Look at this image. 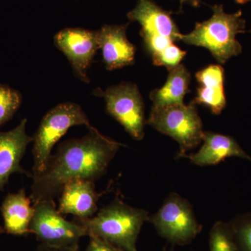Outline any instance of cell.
<instances>
[{
    "label": "cell",
    "instance_id": "cell-1",
    "mask_svg": "<svg viewBox=\"0 0 251 251\" xmlns=\"http://www.w3.org/2000/svg\"><path fill=\"white\" fill-rule=\"evenodd\" d=\"M122 144L102 135L98 130L79 139H71L59 145L51 155L46 169L33 176L30 198L36 203L54 201L64 185L75 179H100Z\"/></svg>",
    "mask_w": 251,
    "mask_h": 251
},
{
    "label": "cell",
    "instance_id": "cell-2",
    "mask_svg": "<svg viewBox=\"0 0 251 251\" xmlns=\"http://www.w3.org/2000/svg\"><path fill=\"white\" fill-rule=\"evenodd\" d=\"M211 9L212 16L204 22L196 23L189 34H181L179 41L205 48L218 62L225 64L242 53V46L237 40V35L245 32L246 21L241 10L227 14L222 4L214 5Z\"/></svg>",
    "mask_w": 251,
    "mask_h": 251
},
{
    "label": "cell",
    "instance_id": "cell-3",
    "mask_svg": "<svg viewBox=\"0 0 251 251\" xmlns=\"http://www.w3.org/2000/svg\"><path fill=\"white\" fill-rule=\"evenodd\" d=\"M150 219L148 211L132 207L116 198L90 219L74 221L83 226L88 236L101 238L110 244L130 251L136 242L143 224Z\"/></svg>",
    "mask_w": 251,
    "mask_h": 251
},
{
    "label": "cell",
    "instance_id": "cell-4",
    "mask_svg": "<svg viewBox=\"0 0 251 251\" xmlns=\"http://www.w3.org/2000/svg\"><path fill=\"white\" fill-rule=\"evenodd\" d=\"M85 126L90 130H97L91 125L80 105L72 102L59 104L44 117L33 137L34 166L32 176L40 175L46 169L52 148L68 130L74 126Z\"/></svg>",
    "mask_w": 251,
    "mask_h": 251
},
{
    "label": "cell",
    "instance_id": "cell-5",
    "mask_svg": "<svg viewBox=\"0 0 251 251\" xmlns=\"http://www.w3.org/2000/svg\"><path fill=\"white\" fill-rule=\"evenodd\" d=\"M149 125L163 134L171 137L180 147L179 157L202 141L204 131L196 105L184 103L153 106L148 120Z\"/></svg>",
    "mask_w": 251,
    "mask_h": 251
},
{
    "label": "cell",
    "instance_id": "cell-6",
    "mask_svg": "<svg viewBox=\"0 0 251 251\" xmlns=\"http://www.w3.org/2000/svg\"><path fill=\"white\" fill-rule=\"evenodd\" d=\"M149 221L161 237L176 245L190 244L202 229L190 203L176 193L170 195Z\"/></svg>",
    "mask_w": 251,
    "mask_h": 251
},
{
    "label": "cell",
    "instance_id": "cell-7",
    "mask_svg": "<svg viewBox=\"0 0 251 251\" xmlns=\"http://www.w3.org/2000/svg\"><path fill=\"white\" fill-rule=\"evenodd\" d=\"M34 206L29 229L41 244L58 248L74 247L79 245L80 238L88 236L83 226L63 217L54 201H41Z\"/></svg>",
    "mask_w": 251,
    "mask_h": 251
},
{
    "label": "cell",
    "instance_id": "cell-8",
    "mask_svg": "<svg viewBox=\"0 0 251 251\" xmlns=\"http://www.w3.org/2000/svg\"><path fill=\"white\" fill-rule=\"evenodd\" d=\"M94 94L105 99L109 115L125 128L126 131L136 140L145 136V118L141 94L137 85L122 82L105 91L97 88Z\"/></svg>",
    "mask_w": 251,
    "mask_h": 251
},
{
    "label": "cell",
    "instance_id": "cell-9",
    "mask_svg": "<svg viewBox=\"0 0 251 251\" xmlns=\"http://www.w3.org/2000/svg\"><path fill=\"white\" fill-rule=\"evenodd\" d=\"M54 44L65 54L76 77L90 83L87 73L99 49L97 31L66 28L54 36Z\"/></svg>",
    "mask_w": 251,
    "mask_h": 251
},
{
    "label": "cell",
    "instance_id": "cell-10",
    "mask_svg": "<svg viewBox=\"0 0 251 251\" xmlns=\"http://www.w3.org/2000/svg\"><path fill=\"white\" fill-rule=\"evenodd\" d=\"M171 14L153 0H138L136 6L127 16L130 21L138 22L141 25L140 36L143 41L168 39L175 43L179 41L181 33Z\"/></svg>",
    "mask_w": 251,
    "mask_h": 251
},
{
    "label": "cell",
    "instance_id": "cell-11",
    "mask_svg": "<svg viewBox=\"0 0 251 251\" xmlns=\"http://www.w3.org/2000/svg\"><path fill=\"white\" fill-rule=\"evenodd\" d=\"M27 122V119H23L14 129L0 132V192L4 191L11 175L32 176L21 165L28 145L33 142L32 137L26 133Z\"/></svg>",
    "mask_w": 251,
    "mask_h": 251
},
{
    "label": "cell",
    "instance_id": "cell-12",
    "mask_svg": "<svg viewBox=\"0 0 251 251\" xmlns=\"http://www.w3.org/2000/svg\"><path fill=\"white\" fill-rule=\"evenodd\" d=\"M128 23L122 25H105L97 31L99 49L101 50L103 62L107 70L131 65L134 63L135 46L126 34Z\"/></svg>",
    "mask_w": 251,
    "mask_h": 251
},
{
    "label": "cell",
    "instance_id": "cell-13",
    "mask_svg": "<svg viewBox=\"0 0 251 251\" xmlns=\"http://www.w3.org/2000/svg\"><path fill=\"white\" fill-rule=\"evenodd\" d=\"M58 211L62 214H72L76 219H90L98 211L100 195L95 190L94 181L75 179L64 185L60 193Z\"/></svg>",
    "mask_w": 251,
    "mask_h": 251
},
{
    "label": "cell",
    "instance_id": "cell-14",
    "mask_svg": "<svg viewBox=\"0 0 251 251\" xmlns=\"http://www.w3.org/2000/svg\"><path fill=\"white\" fill-rule=\"evenodd\" d=\"M202 148L197 153L186 154L193 164L199 166L219 164L226 158L239 157L251 163V156L232 137L212 132H204Z\"/></svg>",
    "mask_w": 251,
    "mask_h": 251
},
{
    "label": "cell",
    "instance_id": "cell-15",
    "mask_svg": "<svg viewBox=\"0 0 251 251\" xmlns=\"http://www.w3.org/2000/svg\"><path fill=\"white\" fill-rule=\"evenodd\" d=\"M200 84L197 97L191 103L203 105L219 115L226 105L224 90V69L218 64H211L196 74Z\"/></svg>",
    "mask_w": 251,
    "mask_h": 251
},
{
    "label": "cell",
    "instance_id": "cell-16",
    "mask_svg": "<svg viewBox=\"0 0 251 251\" xmlns=\"http://www.w3.org/2000/svg\"><path fill=\"white\" fill-rule=\"evenodd\" d=\"M31 202L30 197H27L24 189L9 193L4 198L1 211L6 233L14 236L31 233L29 226L34 214V206H31Z\"/></svg>",
    "mask_w": 251,
    "mask_h": 251
},
{
    "label": "cell",
    "instance_id": "cell-17",
    "mask_svg": "<svg viewBox=\"0 0 251 251\" xmlns=\"http://www.w3.org/2000/svg\"><path fill=\"white\" fill-rule=\"evenodd\" d=\"M168 71L169 74L165 85L150 93L153 106L184 103V97L190 92L191 74L185 66L179 64Z\"/></svg>",
    "mask_w": 251,
    "mask_h": 251
},
{
    "label": "cell",
    "instance_id": "cell-18",
    "mask_svg": "<svg viewBox=\"0 0 251 251\" xmlns=\"http://www.w3.org/2000/svg\"><path fill=\"white\" fill-rule=\"evenodd\" d=\"M209 251H240L229 224L218 221L211 227Z\"/></svg>",
    "mask_w": 251,
    "mask_h": 251
},
{
    "label": "cell",
    "instance_id": "cell-19",
    "mask_svg": "<svg viewBox=\"0 0 251 251\" xmlns=\"http://www.w3.org/2000/svg\"><path fill=\"white\" fill-rule=\"evenodd\" d=\"M21 104V97L17 91L0 83V126L12 119Z\"/></svg>",
    "mask_w": 251,
    "mask_h": 251
},
{
    "label": "cell",
    "instance_id": "cell-20",
    "mask_svg": "<svg viewBox=\"0 0 251 251\" xmlns=\"http://www.w3.org/2000/svg\"><path fill=\"white\" fill-rule=\"evenodd\" d=\"M240 251H251V213L236 217L230 223Z\"/></svg>",
    "mask_w": 251,
    "mask_h": 251
},
{
    "label": "cell",
    "instance_id": "cell-21",
    "mask_svg": "<svg viewBox=\"0 0 251 251\" xmlns=\"http://www.w3.org/2000/svg\"><path fill=\"white\" fill-rule=\"evenodd\" d=\"M186 54L185 51H183L178 46L173 44L158 55L153 57V63L157 67H165L170 70L179 65Z\"/></svg>",
    "mask_w": 251,
    "mask_h": 251
},
{
    "label": "cell",
    "instance_id": "cell-22",
    "mask_svg": "<svg viewBox=\"0 0 251 251\" xmlns=\"http://www.w3.org/2000/svg\"><path fill=\"white\" fill-rule=\"evenodd\" d=\"M90 243L85 251H125L101 238L90 235Z\"/></svg>",
    "mask_w": 251,
    "mask_h": 251
},
{
    "label": "cell",
    "instance_id": "cell-23",
    "mask_svg": "<svg viewBox=\"0 0 251 251\" xmlns=\"http://www.w3.org/2000/svg\"><path fill=\"white\" fill-rule=\"evenodd\" d=\"M35 251H79V245L70 247H52L40 244Z\"/></svg>",
    "mask_w": 251,
    "mask_h": 251
},
{
    "label": "cell",
    "instance_id": "cell-24",
    "mask_svg": "<svg viewBox=\"0 0 251 251\" xmlns=\"http://www.w3.org/2000/svg\"><path fill=\"white\" fill-rule=\"evenodd\" d=\"M179 1L181 6H182L184 3H188V4H191V6H194V7H198L201 4L200 0H179Z\"/></svg>",
    "mask_w": 251,
    "mask_h": 251
},
{
    "label": "cell",
    "instance_id": "cell-25",
    "mask_svg": "<svg viewBox=\"0 0 251 251\" xmlns=\"http://www.w3.org/2000/svg\"><path fill=\"white\" fill-rule=\"evenodd\" d=\"M238 4H244L251 1V0H234Z\"/></svg>",
    "mask_w": 251,
    "mask_h": 251
},
{
    "label": "cell",
    "instance_id": "cell-26",
    "mask_svg": "<svg viewBox=\"0 0 251 251\" xmlns=\"http://www.w3.org/2000/svg\"><path fill=\"white\" fill-rule=\"evenodd\" d=\"M4 232H5L4 227H1V226H0V235H1V234H2L3 233H4Z\"/></svg>",
    "mask_w": 251,
    "mask_h": 251
},
{
    "label": "cell",
    "instance_id": "cell-27",
    "mask_svg": "<svg viewBox=\"0 0 251 251\" xmlns=\"http://www.w3.org/2000/svg\"><path fill=\"white\" fill-rule=\"evenodd\" d=\"M130 251H137L136 248H135V249H132V250H130Z\"/></svg>",
    "mask_w": 251,
    "mask_h": 251
},
{
    "label": "cell",
    "instance_id": "cell-28",
    "mask_svg": "<svg viewBox=\"0 0 251 251\" xmlns=\"http://www.w3.org/2000/svg\"><path fill=\"white\" fill-rule=\"evenodd\" d=\"M250 32H251V30H250Z\"/></svg>",
    "mask_w": 251,
    "mask_h": 251
}]
</instances>
